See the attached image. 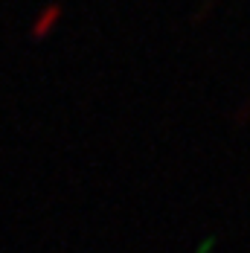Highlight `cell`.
Instances as JSON below:
<instances>
[{
    "instance_id": "6da1fadb",
    "label": "cell",
    "mask_w": 250,
    "mask_h": 253,
    "mask_svg": "<svg viewBox=\"0 0 250 253\" xmlns=\"http://www.w3.org/2000/svg\"><path fill=\"white\" fill-rule=\"evenodd\" d=\"M61 15H64V6H61V3H47V6H41L38 15H35L32 24H29V38H32V41L50 38L52 32H55V26L61 24Z\"/></svg>"
},
{
    "instance_id": "7a4b0ae2",
    "label": "cell",
    "mask_w": 250,
    "mask_h": 253,
    "mask_svg": "<svg viewBox=\"0 0 250 253\" xmlns=\"http://www.w3.org/2000/svg\"><path fill=\"white\" fill-rule=\"evenodd\" d=\"M250 120V102L245 105H239V111H236V123H248Z\"/></svg>"
}]
</instances>
